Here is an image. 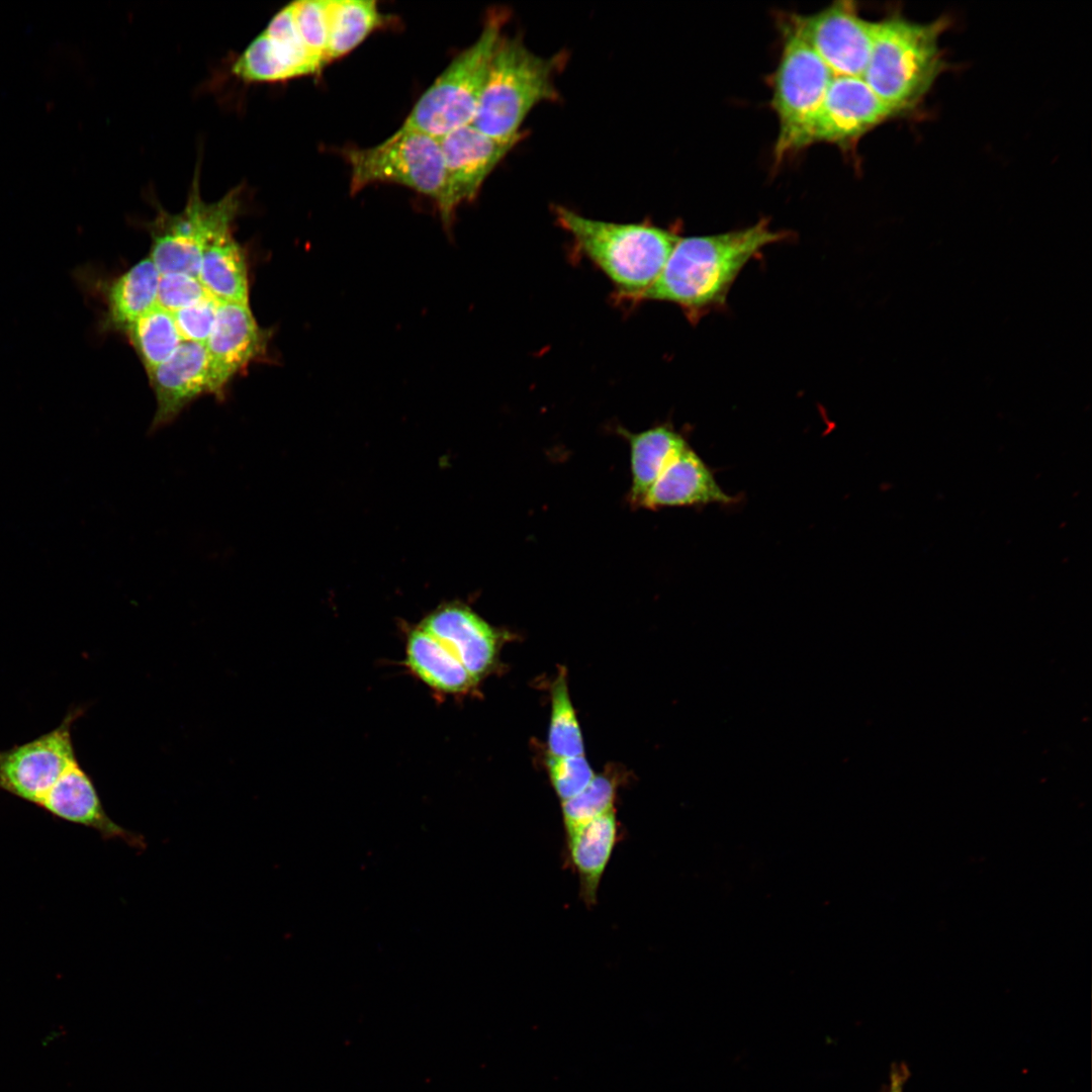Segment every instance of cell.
<instances>
[{"label":"cell","instance_id":"obj_30","mask_svg":"<svg viewBox=\"0 0 1092 1092\" xmlns=\"http://www.w3.org/2000/svg\"><path fill=\"white\" fill-rule=\"evenodd\" d=\"M219 302L210 294L173 312L178 332L185 342L205 345L213 329Z\"/></svg>","mask_w":1092,"mask_h":1092},{"label":"cell","instance_id":"obj_21","mask_svg":"<svg viewBox=\"0 0 1092 1092\" xmlns=\"http://www.w3.org/2000/svg\"><path fill=\"white\" fill-rule=\"evenodd\" d=\"M631 456L630 502L640 506L645 494L673 458L689 444L673 428L655 426L639 433L621 430Z\"/></svg>","mask_w":1092,"mask_h":1092},{"label":"cell","instance_id":"obj_20","mask_svg":"<svg viewBox=\"0 0 1092 1092\" xmlns=\"http://www.w3.org/2000/svg\"><path fill=\"white\" fill-rule=\"evenodd\" d=\"M404 667L437 696L462 697L478 681L433 635L420 626L406 630Z\"/></svg>","mask_w":1092,"mask_h":1092},{"label":"cell","instance_id":"obj_15","mask_svg":"<svg viewBox=\"0 0 1092 1092\" xmlns=\"http://www.w3.org/2000/svg\"><path fill=\"white\" fill-rule=\"evenodd\" d=\"M418 626L442 643L478 682L495 667L502 633L468 606L444 604Z\"/></svg>","mask_w":1092,"mask_h":1092},{"label":"cell","instance_id":"obj_14","mask_svg":"<svg viewBox=\"0 0 1092 1092\" xmlns=\"http://www.w3.org/2000/svg\"><path fill=\"white\" fill-rule=\"evenodd\" d=\"M271 332L262 329L250 305L219 302L215 323L205 350L210 393L223 397L234 376L252 362L267 357Z\"/></svg>","mask_w":1092,"mask_h":1092},{"label":"cell","instance_id":"obj_10","mask_svg":"<svg viewBox=\"0 0 1092 1092\" xmlns=\"http://www.w3.org/2000/svg\"><path fill=\"white\" fill-rule=\"evenodd\" d=\"M788 24L814 50L834 76L861 77L874 41L876 22L863 19L852 2L838 1L811 15H794Z\"/></svg>","mask_w":1092,"mask_h":1092},{"label":"cell","instance_id":"obj_24","mask_svg":"<svg viewBox=\"0 0 1092 1092\" xmlns=\"http://www.w3.org/2000/svg\"><path fill=\"white\" fill-rule=\"evenodd\" d=\"M324 2L327 16V65L356 49L384 19L373 0Z\"/></svg>","mask_w":1092,"mask_h":1092},{"label":"cell","instance_id":"obj_8","mask_svg":"<svg viewBox=\"0 0 1092 1092\" xmlns=\"http://www.w3.org/2000/svg\"><path fill=\"white\" fill-rule=\"evenodd\" d=\"M774 76L771 104L779 119L778 158L802 149L805 128L821 104L834 74L787 23Z\"/></svg>","mask_w":1092,"mask_h":1092},{"label":"cell","instance_id":"obj_18","mask_svg":"<svg viewBox=\"0 0 1092 1092\" xmlns=\"http://www.w3.org/2000/svg\"><path fill=\"white\" fill-rule=\"evenodd\" d=\"M734 500L721 488L702 458L688 446L665 467L639 507L656 510L707 504L728 505Z\"/></svg>","mask_w":1092,"mask_h":1092},{"label":"cell","instance_id":"obj_26","mask_svg":"<svg viewBox=\"0 0 1092 1092\" xmlns=\"http://www.w3.org/2000/svg\"><path fill=\"white\" fill-rule=\"evenodd\" d=\"M550 756L564 757L584 754L580 727L569 697L564 672L551 686V715L548 732Z\"/></svg>","mask_w":1092,"mask_h":1092},{"label":"cell","instance_id":"obj_6","mask_svg":"<svg viewBox=\"0 0 1092 1092\" xmlns=\"http://www.w3.org/2000/svg\"><path fill=\"white\" fill-rule=\"evenodd\" d=\"M241 187H238L214 202H206L200 195L196 174L185 207L175 214L160 210L151 224L150 258L159 273H185L198 277L206 248L232 232L241 209Z\"/></svg>","mask_w":1092,"mask_h":1092},{"label":"cell","instance_id":"obj_16","mask_svg":"<svg viewBox=\"0 0 1092 1092\" xmlns=\"http://www.w3.org/2000/svg\"><path fill=\"white\" fill-rule=\"evenodd\" d=\"M38 807L53 817L95 830L104 840H120L138 851L147 847L143 835L110 818L92 779L78 761L58 779Z\"/></svg>","mask_w":1092,"mask_h":1092},{"label":"cell","instance_id":"obj_5","mask_svg":"<svg viewBox=\"0 0 1092 1092\" xmlns=\"http://www.w3.org/2000/svg\"><path fill=\"white\" fill-rule=\"evenodd\" d=\"M505 17L497 11L488 15L477 39L422 94L401 127L441 139L471 124Z\"/></svg>","mask_w":1092,"mask_h":1092},{"label":"cell","instance_id":"obj_29","mask_svg":"<svg viewBox=\"0 0 1092 1092\" xmlns=\"http://www.w3.org/2000/svg\"><path fill=\"white\" fill-rule=\"evenodd\" d=\"M289 4L295 25L305 44L326 64L327 16L324 0H299Z\"/></svg>","mask_w":1092,"mask_h":1092},{"label":"cell","instance_id":"obj_32","mask_svg":"<svg viewBox=\"0 0 1092 1092\" xmlns=\"http://www.w3.org/2000/svg\"><path fill=\"white\" fill-rule=\"evenodd\" d=\"M902 1084L903 1081L901 1075H894L890 1092H902Z\"/></svg>","mask_w":1092,"mask_h":1092},{"label":"cell","instance_id":"obj_27","mask_svg":"<svg viewBox=\"0 0 1092 1092\" xmlns=\"http://www.w3.org/2000/svg\"><path fill=\"white\" fill-rule=\"evenodd\" d=\"M617 784L607 775L595 776L574 797L561 802L564 831L615 809Z\"/></svg>","mask_w":1092,"mask_h":1092},{"label":"cell","instance_id":"obj_7","mask_svg":"<svg viewBox=\"0 0 1092 1092\" xmlns=\"http://www.w3.org/2000/svg\"><path fill=\"white\" fill-rule=\"evenodd\" d=\"M345 157L351 167V194L373 183H396L430 197L441 211L446 176L439 139L400 127L381 144L349 149Z\"/></svg>","mask_w":1092,"mask_h":1092},{"label":"cell","instance_id":"obj_31","mask_svg":"<svg viewBox=\"0 0 1092 1092\" xmlns=\"http://www.w3.org/2000/svg\"><path fill=\"white\" fill-rule=\"evenodd\" d=\"M208 294L198 277L185 273L160 274L157 305L173 313Z\"/></svg>","mask_w":1092,"mask_h":1092},{"label":"cell","instance_id":"obj_1","mask_svg":"<svg viewBox=\"0 0 1092 1092\" xmlns=\"http://www.w3.org/2000/svg\"><path fill=\"white\" fill-rule=\"evenodd\" d=\"M789 236L772 230L763 218L737 231L679 238L660 274L637 302L673 303L696 323L725 304L732 284L752 258Z\"/></svg>","mask_w":1092,"mask_h":1092},{"label":"cell","instance_id":"obj_2","mask_svg":"<svg viewBox=\"0 0 1092 1092\" xmlns=\"http://www.w3.org/2000/svg\"><path fill=\"white\" fill-rule=\"evenodd\" d=\"M555 218L576 251L613 283L616 298L637 302L660 274L680 238L648 222H613L557 206Z\"/></svg>","mask_w":1092,"mask_h":1092},{"label":"cell","instance_id":"obj_9","mask_svg":"<svg viewBox=\"0 0 1092 1092\" xmlns=\"http://www.w3.org/2000/svg\"><path fill=\"white\" fill-rule=\"evenodd\" d=\"M82 713L81 708L74 709L52 731L0 750V792L39 806L58 779L77 761L71 730Z\"/></svg>","mask_w":1092,"mask_h":1092},{"label":"cell","instance_id":"obj_23","mask_svg":"<svg viewBox=\"0 0 1092 1092\" xmlns=\"http://www.w3.org/2000/svg\"><path fill=\"white\" fill-rule=\"evenodd\" d=\"M160 273L151 258H145L112 281L106 290L107 329L125 332L135 321L157 305Z\"/></svg>","mask_w":1092,"mask_h":1092},{"label":"cell","instance_id":"obj_3","mask_svg":"<svg viewBox=\"0 0 1092 1092\" xmlns=\"http://www.w3.org/2000/svg\"><path fill=\"white\" fill-rule=\"evenodd\" d=\"M947 22L910 21L900 15L876 22L862 79L895 114L913 108L943 68L939 36Z\"/></svg>","mask_w":1092,"mask_h":1092},{"label":"cell","instance_id":"obj_13","mask_svg":"<svg viewBox=\"0 0 1092 1092\" xmlns=\"http://www.w3.org/2000/svg\"><path fill=\"white\" fill-rule=\"evenodd\" d=\"M439 142L446 176L445 200L439 214L449 232L456 208L476 197L485 179L515 145L497 142L472 124L445 134Z\"/></svg>","mask_w":1092,"mask_h":1092},{"label":"cell","instance_id":"obj_17","mask_svg":"<svg viewBox=\"0 0 1092 1092\" xmlns=\"http://www.w3.org/2000/svg\"><path fill=\"white\" fill-rule=\"evenodd\" d=\"M157 408L152 430L173 420L196 397L210 393L205 346L183 341L174 354L148 373Z\"/></svg>","mask_w":1092,"mask_h":1092},{"label":"cell","instance_id":"obj_11","mask_svg":"<svg viewBox=\"0 0 1092 1092\" xmlns=\"http://www.w3.org/2000/svg\"><path fill=\"white\" fill-rule=\"evenodd\" d=\"M894 114L861 77L834 76L805 128L802 148L820 142L848 145Z\"/></svg>","mask_w":1092,"mask_h":1092},{"label":"cell","instance_id":"obj_19","mask_svg":"<svg viewBox=\"0 0 1092 1092\" xmlns=\"http://www.w3.org/2000/svg\"><path fill=\"white\" fill-rule=\"evenodd\" d=\"M564 834L567 858L578 878L580 899L585 906L593 907L619 840L616 811L610 810Z\"/></svg>","mask_w":1092,"mask_h":1092},{"label":"cell","instance_id":"obj_4","mask_svg":"<svg viewBox=\"0 0 1092 1092\" xmlns=\"http://www.w3.org/2000/svg\"><path fill=\"white\" fill-rule=\"evenodd\" d=\"M557 65L553 59L532 52L518 36L502 35L471 124L497 142L516 145L529 113L540 103L557 98Z\"/></svg>","mask_w":1092,"mask_h":1092},{"label":"cell","instance_id":"obj_22","mask_svg":"<svg viewBox=\"0 0 1092 1092\" xmlns=\"http://www.w3.org/2000/svg\"><path fill=\"white\" fill-rule=\"evenodd\" d=\"M198 279L218 302L249 304L247 258L232 232L213 241L204 251Z\"/></svg>","mask_w":1092,"mask_h":1092},{"label":"cell","instance_id":"obj_12","mask_svg":"<svg viewBox=\"0 0 1092 1092\" xmlns=\"http://www.w3.org/2000/svg\"><path fill=\"white\" fill-rule=\"evenodd\" d=\"M325 66L305 44L288 4L239 56L232 70L243 81L279 82L315 74Z\"/></svg>","mask_w":1092,"mask_h":1092},{"label":"cell","instance_id":"obj_25","mask_svg":"<svg viewBox=\"0 0 1092 1092\" xmlns=\"http://www.w3.org/2000/svg\"><path fill=\"white\" fill-rule=\"evenodd\" d=\"M147 374L169 359L183 342L173 314L158 305L124 332Z\"/></svg>","mask_w":1092,"mask_h":1092},{"label":"cell","instance_id":"obj_28","mask_svg":"<svg viewBox=\"0 0 1092 1092\" xmlns=\"http://www.w3.org/2000/svg\"><path fill=\"white\" fill-rule=\"evenodd\" d=\"M547 767L551 785L561 802L580 793L596 776L584 754L564 757L548 755Z\"/></svg>","mask_w":1092,"mask_h":1092}]
</instances>
